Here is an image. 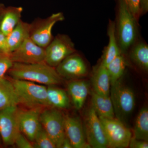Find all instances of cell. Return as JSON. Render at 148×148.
I'll return each instance as SVG.
<instances>
[{
	"mask_svg": "<svg viewBox=\"0 0 148 148\" xmlns=\"http://www.w3.org/2000/svg\"><path fill=\"white\" fill-rule=\"evenodd\" d=\"M7 74L13 79L32 82L47 86L60 84L62 80L55 68L45 62L32 64L13 63Z\"/></svg>",
	"mask_w": 148,
	"mask_h": 148,
	"instance_id": "1",
	"label": "cell"
},
{
	"mask_svg": "<svg viewBox=\"0 0 148 148\" xmlns=\"http://www.w3.org/2000/svg\"><path fill=\"white\" fill-rule=\"evenodd\" d=\"M16 93L18 105L26 108H49L47 87L44 85L10 78Z\"/></svg>",
	"mask_w": 148,
	"mask_h": 148,
	"instance_id": "2",
	"label": "cell"
},
{
	"mask_svg": "<svg viewBox=\"0 0 148 148\" xmlns=\"http://www.w3.org/2000/svg\"><path fill=\"white\" fill-rule=\"evenodd\" d=\"M117 39L121 53L127 51L134 45L137 36V21L125 0H118Z\"/></svg>",
	"mask_w": 148,
	"mask_h": 148,
	"instance_id": "3",
	"label": "cell"
},
{
	"mask_svg": "<svg viewBox=\"0 0 148 148\" xmlns=\"http://www.w3.org/2000/svg\"><path fill=\"white\" fill-rule=\"evenodd\" d=\"M110 97L116 119L125 123L135 108V98L133 90L120 79L111 84Z\"/></svg>",
	"mask_w": 148,
	"mask_h": 148,
	"instance_id": "4",
	"label": "cell"
},
{
	"mask_svg": "<svg viewBox=\"0 0 148 148\" xmlns=\"http://www.w3.org/2000/svg\"><path fill=\"white\" fill-rule=\"evenodd\" d=\"M40 121L43 128L55 143L56 148H61L66 137L64 114L58 109L45 108L41 112Z\"/></svg>",
	"mask_w": 148,
	"mask_h": 148,
	"instance_id": "5",
	"label": "cell"
},
{
	"mask_svg": "<svg viewBox=\"0 0 148 148\" xmlns=\"http://www.w3.org/2000/svg\"><path fill=\"white\" fill-rule=\"evenodd\" d=\"M99 118L108 140V147H128L132 134L125 124L115 118Z\"/></svg>",
	"mask_w": 148,
	"mask_h": 148,
	"instance_id": "6",
	"label": "cell"
},
{
	"mask_svg": "<svg viewBox=\"0 0 148 148\" xmlns=\"http://www.w3.org/2000/svg\"><path fill=\"white\" fill-rule=\"evenodd\" d=\"M64 19L61 12L53 14L46 18H38L30 24L29 38L38 45L45 48L53 39V26Z\"/></svg>",
	"mask_w": 148,
	"mask_h": 148,
	"instance_id": "7",
	"label": "cell"
},
{
	"mask_svg": "<svg viewBox=\"0 0 148 148\" xmlns=\"http://www.w3.org/2000/svg\"><path fill=\"white\" fill-rule=\"evenodd\" d=\"M76 52L71 38L66 35L58 34L45 48L44 61L55 68L66 57Z\"/></svg>",
	"mask_w": 148,
	"mask_h": 148,
	"instance_id": "8",
	"label": "cell"
},
{
	"mask_svg": "<svg viewBox=\"0 0 148 148\" xmlns=\"http://www.w3.org/2000/svg\"><path fill=\"white\" fill-rule=\"evenodd\" d=\"M18 106H11L0 110V138L6 146L14 145L21 132L19 128Z\"/></svg>",
	"mask_w": 148,
	"mask_h": 148,
	"instance_id": "9",
	"label": "cell"
},
{
	"mask_svg": "<svg viewBox=\"0 0 148 148\" xmlns=\"http://www.w3.org/2000/svg\"><path fill=\"white\" fill-rule=\"evenodd\" d=\"M84 128L86 139L90 147H108V143L101 120L92 107L86 114Z\"/></svg>",
	"mask_w": 148,
	"mask_h": 148,
	"instance_id": "10",
	"label": "cell"
},
{
	"mask_svg": "<svg viewBox=\"0 0 148 148\" xmlns=\"http://www.w3.org/2000/svg\"><path fill=\"white\" fill-rule=\"evenodd\" d=\"M13 63L32 64L45 62V48L34 42L29 36L10 54Z\"/></svg>",
	"mask_w": 148,
	"mask_h": 148,
	"instance_id": "11",
	"label": "cell"
},
{
	"mask_svg": "<svg viewBox=\"0 0 148 148\" xmlns=\"http://www.w3.org/2000/svg\"><path fill=\"white\" fill-rule=\"evenodd\" d=\"M55 69L62 79L69 80L82 79L88 74L87 66L84 60L76 52L65 58Z\"/></svg>",
	"mask_w": 148,
	"mask_h": 148,
	"instance_id": "12",
	"label": "cell"
},
{
	"mask_svg": "<svg viewBox=\"0 0 148 148\" xmlns=\"http://www.w3.org/2000/svg\"><path fill=\"white\" fill-rule=\"evenodd\" d=\"M44 109L19 108L18 120L20 131L32 143L37 132L42 127L40 115Z\"/></svg>",
	"mask_w": 148,
	"mask_h": 148,
	"instance_id": "13",
	"label": "cell"
},
{
	"mask_svg": "<svg viewBox=\"0 0 148 148\" xmlns=\"http://www.w3.org/2000/svg\"><path fill=\"white\" fill-rule=\"evenodd\" d=\"M65 135L73 148H90L87 143L82 122L79 117L64 115Z\"/></svg>",
	"mask_w": 148,
	"mask_h": 148,
	"instance_id": "14",
	"label": "cell"
},
{
	"mask_svg": "<svg viewBox=\"0 0 148 148\" xmlns=\"http://www.w3.org/2000/svg\"><path fill=\"white\" fill-rule=\"evenodd\" d=\"M67 88L75 108H82L89 93L88 82L82 79L71 80L67 84Z\"/></svg>",
	"mask_w": 148,
	"mask_h": 148,
	"instance_id": "15",
	"label": "cell"
},
{
	"mask_svg": "<svg viewBox=\"0 0 148 148\" xmlns=\"http://www.w3.org/2000/svg\"><path fill=\"white\" fill-rule=\"evenodd\" d=\"M30 27V24L21 20L14 29L6 36V53L10 54L29 37Z\"/></svg>",
	"mask_w": 148,
	"mask_h": 148,
	"instance_id": "16",
	"label": "cell"
},
{
	"mask_svg": "<svg viewBox=\"0 0 148 148\" xmlns=\"http://www.w3.org/2000/svg\"><path fill=\"white\" fill-rule=\"evenodd\" d=\"M22 11L21 7L4 6L0 12V32L8 35L21 20Z\"/></svg>",
	"mask_w": 148,
	"mask_h": 148,
	"instance_id": "17",
	"label": "cell"
},
{
	"mask_svg": "<svg viewBox=\"0 0 148 148\" xmlns=\"http://www.w3.org/2000/svg\"><path fill=\"white\" fill-rule=\"evenodd\" d=\"M92 83L93 91L101 95L110 96V78L106 66L101 62L93 71Z\"/></svg>",
	"mask_w": 148,
	"mask_h": 148,
	"instance_id": "18",
	"label": "cell"
},
{
	"mask_svg": "<svg viewBox=\"0 0 148 148\" xmlns=\"http://www.w3.org/2000/svg\"><path fill=\"white\" fill-rule=\"evenodd\" d=\"M108 34L109 37L108 45L104 51L101 62L105 66L122 53L120 49L116 32V24L113 21H109Z\"/></svg>",
	"mask_w": 148,
	"mask_h": 148,
	"instance_id": "19",
	"label": "cell"
},
{
	"mask_svg": "<svg viewBox=\"0 0 148 148\" xmlns=\"http://www.w3.org/2000/svg\"><path fill=\"white\" fill-rule=\"evenodd\" d=\"M92 107L99 117L114 118L115 117L113 106L110 96L91 92Z\"/></svg>",
	"mask_w": 148,
	"mask_h": 148,
	"instance_id": "20",
	"label": "cell"
},
{
	"mask_svg": "<svg viewBox=\"0 0 148 148\" xmlns=\"http://www.w3.org/2000/svg\"><path fill=\"white\" fill-rule=\"evenodd\" d=\"M18 105L17 96L10 79L5 76L0 78V110Z\"/></svg>",
	"mask_w": 148,
	"mask_h": 148,
	"instance_id": "21",
	"label": "cell"
},
{
	"mask_svg": "<svg viewBox=\"0 0 148 148\" xmlns=\"http://www.w3.org/2000/svg\"><path fill=\"white\" fill-rule=\"evenodd\" d=\"M47 97L49 108L60 110L70 107V99L67 92L55 85L47 86Z\"/></svg>",
	"mask_w": 148,
	"mask_h": 148,
	"instance_id": "22",
	"label": "cell"
},
{
	"mask_svg": "<svg viewBox=\"0 0 148 148\" xmlns=\"http://www.w3.org/2000/svg\"><path fill=\"white\" fill-rule=\"evenodd\" d=\"M130 58L140 69L145 71L148 70V47L146 43L136 44L130 51Z\"/></svg>",
	"mask_w": 148,
	"mask_h": 148,
	"instance_id": "23",
	"label": "cell"
},
{
	"mask_svg": "<svg viewBox=\"0 0 148 148\" xmlns=\"http://www.w3.org/2000/svg\"><path fill=\"white\" fill-rule=\"evenodd\" d=\"M133 138L138 140L148 141V110L142 108L135 121Z\"/></svg>",
	"mask_w": 148,
	"mask_h": 148,
	"instance_id": "24",
	"label": "cell"
},
{
	"mask_svg": "<svg viewBox=\"0 0 148 148\" xmlns=\"http://www.w3.org/2000/svg\"><path fill=\"white\" fill-rule=\"evenodd\" d=\"M127 62L122 53L106 66L110 78L111 84L121 79L124 73Z\"/></svg>",
	"mask_w": 148,
	"mask_h": 148,
	"instance_id": "25",
	"label": "cell"
},
{
	"mask_svg": "<svg viewBox=\"0 0 148 148\" xmlns=\"http://www.w3.org/2000/svg\"><path fill=\"white\" fill-rule=\"evenodd\" d=\"M33 144L34 148H56L55 143L42 126L37 132Z\"/></svg>",
	"mask_w": 148,
	"mask_h": 148,
	"instance_id": "26",
	"label": "cell"
},
{
	"mask_svg": "<svg viewBox=\"0 0 148 148\" xmlns=\"http://www.w3.org/2000/svg\"><path fill=\"white\" fill-rule=\"evenodd\" d=\"M12 64L10 54L0 53V78L5 76Z\"/></svg>",
	"mask_w": 148,
	"mask_h": 148,
	"instance_id": "27",
	"label": "cell"
},
{
	"mask_svg": "<svg viewBox=\"0 0 148 148\" xmlns=\"http://www.w3.org/2000/svg\"><path fill=\"white\" fill-rule=\"evenodd\" d=\"M125 1L132 15L136 20H138L142 12L141 0H125Z\"/></svg>",
	"mask_w": 148,
	"mask_h": 148,
	"instance_id": "28",
	"label": "cell"
},
{
	"mask_svg": "<svg viewBox=\"0 0 148 148\" xmlns=\"http://www.w3.org/2000/svg\"><path fill=\"white\" fill-rule=\"evenodd\" d=\"M14 145L18 148H34L33 143L21 132L17 136Z\"/></svg>",
	"mask_w": 148,
	"mask_h": 148,
	"instance_id": "29",
	"label": "cell"
},
{
	"mask_svg": "<svg viewBox=\"0 0 148 148\" xmlns=\"http://www.w3.org/2000/svg\"><path fill=\"white\" fill-rule=\"evenodd\" d=\"M128 147L131 148H148V141L138 140L132 137Z\"/></svg>",
	"mask_w": 148,
	"mask_h": 148,
	"instance_id": "30",
	"label": "cell"
},
{
	"mask_svg": "<svg viewBox=\"0 0 148 148\" xmlns=\"http://www.w3.org/2000/svg\"><path fill=\"white\" fill-rule=\"evenodd\" d=\"M5 35L0 32V53H6L5 52Z\"/></svg>",
	"mask_w": 148,
	"mask_h": 148,
	"instance_id": "31",
	"label": "cell"
},
{
	"mask_svg": "<svg viewBox=\"0 0 148 148\" xmlns=\"http://www.w3.org/2000/svg\"><path fill=\"white\" fill-rule=\"evenodd\" d=\"M60 148H73L71 143L66 136L62 142Z\"/></svg>",
	"mask_w": 148,
	"mask_h": 148,
	"instance_id": "32",
	"label": "cell"
},
{
	"mask_svg": "<svg viewBox=\"0 0 148 148\" xmlns=\"http://www.w3.org/2000/svg\"><path fill=\"white\" fill-rule=\"evenodd\" d=\"M4 6L2 4L0 3V12H1V11Z\"/></svg>",
	"mask_w": 148,
	"mask_h": 148,
	"instance_id": "33",
	"label": "cell"
},
{
	"mask_svg": "<svg viewBox=\"0 0 148 148\" xmlns=\"http://www.w3.org/2000/svg\"><path fill=\"white\" fill-rule=\"evenodd\" d=\"M1 138H0V146L1 145Z\"/></svg>",
	"mask_w": 148,
	"mask_h": 148,
	"instance_id": "34",
	"label": "cell"
}]
</instances>
